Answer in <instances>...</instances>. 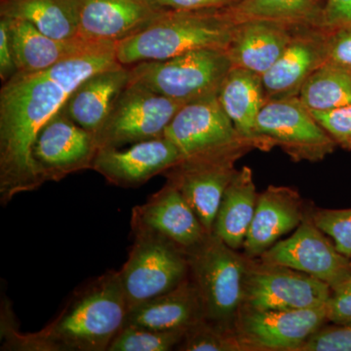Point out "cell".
<instances>
[{
  "mask_svg": "<svg viewBox=\"0 0 351 351\" xmlns=\"http://www.w3.org/2000/svg\"><path fill=\"white\" fill-rule=\"evenodd\" d=\"M119 64L117 43H100L49 69L17 73L0 91V200L43 186L32 159L39 132L85 80Z\"/></svg>",
  "mask_w": 351,
  "mask_h": 351,
  "instance_id": "1",
  "label": "cell"
},
{
  "mask_svg": "<svg viewBox=\"0 0 351 351\" xmlns=\"http://www.w3.org/2000/svg\"><path fill=\"white\" fill-rule=\"evenodd\" d=\"M129 306L119 270H108L76 289L49 324L36 332L13 327L12 313L1 318L2 350L108 351L125 327Z\"/></svg>",
  "mask_w": 351,
  "mask_h": 351,
  "instance_id": "2",
  "label": "cell"
},
{
  "mask_svg": "<svg viewBox=\"0 0 351 351\" xmlns=\"http://www.w3.org/2000/svg\"><path fill=\"white\" fill-rule=\"evenodd\" d=\"M237 23L230 9H163L144 29L117 43V62L131 66L195 50H226Z\"/></svg>",
  "mask_w": 351,
  "mask_h": 351,
  "instance_id": "3",
  "label": "cell"
},
{
  "mask_svg": "<svg viewBox=\"0 0 351 351\" xmlns=\"http://www.w3.org/2000/svg\"><path fill=\"white\" fill-rule=\"evenodd\" d=\"M189 277L204 307L205 319L232 327L243 304L249 258L213 233L188 252Z\"/></svg>",
  "mask_w": 351,
  "mask_h": 351,
  "instance_id": "4",
  "label": "cell"
},
{
  "mask_svg": "<svg viewBox=\"0 0 351 351\" xmlns=\"http://www.w3.org/2000/svg\"><path fill=\"white\" fill-rule=\"evenodd\" d=\"M129 82L173 100L189 103L218 95L232 68L226 50L201 49L162 60L127 66Z\"/></svg>",
  "mask_w": 351,
  "mask_h": 351,
  "instance_id": "5",
  "label": "cell"
},
{
  "mask_svg": "<svg viewBox=\"0 0 351 351\" xmlns=\"http://www.w3.org/2000/svg\"><path fill=\"white\" fill-rule=\"evenodd\" d=\"M133 245L119 270L129 311L165 294L189 277L188 252L147 232H132Z\"/></svg>",
  "mask_w": 351,
  "mask_h": 351,
  "instance_id": "6",
  "label": "cell"
},
{
  "mask_svg": "<svg viewBox=\"0 0 351 351\" xmlns=\"http://www.w3.org/2000/svg\"><path fill=\"white\" fill-rule=\"evenodd\" d=\"M256 137L262 151L278 147L297 162L323 160L338 145L299 96L267 101L256 122Z\"/></svg>",
  "mask_w": 351,
  "mask_h": 351,
  "instance_id": "7",
  "label": "cell"
},
{
  "mask_svg": "<svg viewBox=\"0 0 351 351\" xmlns=\"http://www.w3.org/2000/svg\"><path fill=\"white\" fill-rule=\"evenodd\" d=\"M184 104L129 82L95 135L99 151L121 149L127 145L162 137L171 120Z\"/></svg>",
  "mask_w": 351,
  "mask_h": 351,
  "instance_id": "8",
  "label": "cell"
},
{
  "mask_svg": "<svg viewBox=\"0 0 351 351\" xmlns=\"http://www.w3.org/2000/svg\"><path fill=\"white\" fill-rule=\"evenodd\" d=\"M164 137L177 147L182 160L256 149L234 128L218 95L184 104L171 120Z\"/></svg>",
  "mask_w": 351,
  "mask_h": 351,
  "instance_id": "9",
  "label": "cell"
},
{
  "mask_svg": "<svg viewBox=\"0 0 351 351\" xmlns=\"http://www.w3.org/2000/svg\"><path fill=\"white\" fill-rule=\"evenodd\" d=\"M332 288L319 279L284 265L249 258L242 306L295 311L326 306Z\"/></svg>",
  "mask_w": 351,
  "mask_h": 351,
  "instance_id": "10",
  "label": "cell"
},
{
  "mask_svg": "<svg viewBox=\"0 0 351 351\" xmlns=\"http://www.w3.org/2000/svg\"><path fill=\"white\" fill-rule=\"evenodd\" d=\"M326 321V306L295 311L242 306L233 326L245 350L299 351Z\"/></svg>",
  "mask_w": 351,
  "mask_h": 351,
  "instance_id": "11",
  "label": "cell"
},
{
  "mask_svg": "<svg viewBox=\"0 0 351 351\" xmlns=\"http://www.w3.org/2000/svg\"><path fill=\"white\" fill-rule=\"evenodd\" d=\"M328 237L306 217L290 237L279 240L258 258L319 279L334 290L351 278V263Z\"/></svg>",
  "mask_w": 351,
  "mask_h": 351,
  "instance_id": "12",
  "label": "cell"
},
{
  "mask_svg": "<svg viewBox=\"0 0 351 351\" xmlns=\"http://www.w3.org/2000/svg\"><path fill=\"white\" fill-rule=\"evenodd\" d=\"M98 152L94 134L61 110L39 132L32 147V159L41 182L45 184L93 169Z\"/></svg>",
  "mask_w": 351,
  "mask_h": 351,
  "instance_id": "13",
  "label": "cell"
},
{
  "mask_svg": "<svg viewBox=\"0 0 351 351\" xmlns=\"http://www.w3.org/2000/svg\"><path fill=\"white\" fill-rule=\"evenodd\" d=\"M248 151H237L206 158L186 159L163 176L178 189L208 233L213 232L221 198L237 170V159Z\"/></svg>",
  "mask_w": 351,
  "mask_h": 351,
  "instance_id": "14",
  "label": "cell"
},
{
  "mask_svg": "<svg viewBox=\"0 0 351 351\" xmlns=\"http://www.w3.org/2000/svg\"><path fill=\"white\" fill-rule=\"evenodd\" d=\"M328 29L295 25L281 56L262 75L267 101L299 96L304 83L326 63Z\"/></svg>",
  "mask_w": 351,
  "mask_h": 351,
  "instance_id": "15",
  "label": "cell"
},
{
  "mask_svg": "<svg viewBox=\"0 0 351 351\" xmlns=\"http://www.w3.org/2000/svg\"><path fill=\"white\" fill-rule=\"evenodd\" d=\"M131 230L154 233L186 252L210 234L182 193L169 182L145 203L133 208Z\"/></svg>",
  "mask_w": 351,
  "mask_h": 351,
  "instance_id": "16",
  "label": "cell"
},
{
  "mask_svg": "<svg viewBox=\"0 0 351 351\" xmlns=\"http://www.w3.org/2000/svg\"><path fill=\"white\" fill-rule=\"evenodd\" d=\"M181 160L179 149L162 136L131 145L126 149H100L93 170L113 186L138 188Z\"/></svg>",
  "mask_w": 351,
  "mask_h": 351,
  "instance_id": "17",
  "label": "cell"
},
{
  "mask_svg": "<svg viewBox=\"0 0 351 351\" xmlns=\"http://www.w3.org/2000/svg\"><path fill=\"white\" fill-rule=\"evenodd\" d=\"M80 36L99 43H117L137 34L163 8L152 0H78Z\"/></svg>",
  "mask_w": 351,
  "mask_h": 351,
  "instance_id": "18",
  "label": "cell"
},
{
  "mask_svg": "<svg viewBox=\"0 0 351 351\" xmlns=\"http://www.w3.org/2000/svg\"><path fill=\"white\" fill-rule=\"evenodd\" d=\"M304 218V204L297 191L269 186L258 193L255 215L243 245L245 257L260 258L284 235L301 225Z\"/></svg>",
  "mask_w": 351,
  "mask_h": 351,
  "instance_id": "19",
  "label": "cell"
},
{
  "mask_svg": "<svg viewBox=\"0 0 351 351\" xmlns=\"http://www.w3.org/2000/svg\"><path fill=\"white\" fill-rule=\"evenodd\" d=\"M295 25L277 21H240L226 48L233 66L263 75L281 56Z\"/></svg>",
  "mask_w": 351,
  "mask_h": 351,
  "instance_id": "20",
  "label": "cell"
},
{
  "mask_svg": "<svg viewBox=\"0 0 351 351\" xmlns=\"http://www.w3.org/2000/svg\"><path fill=\"white\" fill-rule=\"evenodd\" d=\"M128 83V66L119 63L103 69L76 88L62 110L78 125L96 135Z\"/></svg>",
  "mask_w": 351,
  "mask_h": 351,
  "instance_id": "21",
  "label": "cell"
},
{
  "mask_svg": "<svg viewBox=\"0 0 351 351\" xmlns=\"http://www.w3.org/2000/svg\"><path fill=\"white\" fill-rule=\"evenodd\" d=\"M205 319L204 307L191 277L169 292L129 311L126 325L160 331L189 330ZM125 325V326H126Z\"/></svg>",
  "mask_w": 351,
  "mask_h": 351,
  "instance_id": "22",
  "label": "cell"
},
{
  "mask_svg": "<svg viewBox=\"0 0 351 351\" xmlns=\"http://www.w3.org/2000/svg\"><path fill=\"white\" fill-rule=\"evenodd\" d=\"M5 18L18 73H36L49 69L100 44L84 38L60 40L43 34L27 21Z\"/></svg>",
  "mask_w": 351,
  "mask_h": 351,
  "instance_id": "23",
  "label": "cell"
},
{
  "mask_svg": "<svg viewBox=\"0 0 351 351\" xmlns=\"http://www.w3.org/2000/svg\"><path fill=\"white\" fill-rule=\"evenodd\" d=\"M218 99L239 135L262 151L256 137V122L267 103L262 75L232 66L219 88Z\"/></svg>",
  "mask_w": 351,
  "mask_h": 351,
  "instance_id": "24",
  "label": "cell"
},
{
  "mask_svg": "<svg viewBox=\"0 0 351 351\" xmlns=\"http://www.w3.org/2000/svg\"><path fill=\"white\" fill-rule=\"evenodd\" d=\"M258 196L250 168L244 166L237 170L221 198L212 232L233 250L243 248Z\"/></svg>",
  "mask_w": 351,
  "mask_h": 351,
  "instance_id": "25",
  "label": "cell"
},
{
  "mask_svg": "<svg viewBox=\"0 0 351 351\" xmlns=\"http://www.w3.org/2000/svg\"><path fill=\"white\" fill-rule=\"evenodd\" d=\"M0 16L27 21L60 40L82 38L78 0H0Z\"/></svg>",
  "mask_w": 351,
  "mask_h": 351,
  "instance_id": "26",
  "label": "cell"
},
{
  "mask_svg": "<svg viewBox=\"0 0 351 351\" xmlns=\"http://www.w3.org/2000/svg\"><path fill=\"white\" fill-rule=\"evenodd\" d=\"M327 0H241L230 12L239 21L265 19L323 27Z\"/></svg>",
  "mask_w": 351,
  "mask_h": 351,
  "instance_id": "27",
  "label": "cell"
},
{
  "mask_svg": "<svg viewBox=\"0 0 351 351\" xmlns=\"http://www.w3.org/2000/svg\"><path fill=\"white\" fill-rule=\"evenodd\" d=\"M299 98L311 112H329L350 106V71L322 64L304 83Z\"/></svg>",
  "mask_w": 351,
  "mask_h": 351,
  "instance_id": "28",
  "label": "cell"
},
{
  "mask_svg": "<svg viewBox=\"0 0 351 351\" xmlns=\"http://www.w3.org/2000/svg\"><path fill=\"white\" fill-rule=\"evenodd\" d=\"M188 330L160 331L126 325L108 351H170L179 348Z\"/></svg>",
  "mask_w": 351,
  "mask_h": 351,
  "instance_id": "29",
  "label": "cell"
},
{
  "mask_svg": "<svg viewBox=\"0 0 351 351\" xmlns=\"http://www.w3.org/2000/svg\"><path fill=\"white\" fill-rule=\"evenodd\" d=\"M178 350L243 351L245 348L235 332L234 327L223 326L204 319L189 328Z\"/></svg>",
  "mask_w": 351,
  "mask_h": 351,
  "instance_id": "30",
  "label": "cell"
},
{
  "mask_svg": "<svg viewBox=\"0 0 351 351\" xmlns=\"http://www.w3.org/2000/svg\"><path fill=\"white\" fill-rule=\"evenodd\" d=\"M313 223L328 235L346 257H351V209L316 210L311 215Z\"/></svg>",
  "mask_w": 351,
  "mask_h": 351,
  "instance_id": "31",
  "label": "cell"
},
{
  "mask_svg": "<svg viewBox=\"0 0 351 351\" xmlns=\"http://www.w3.org/2000/svg\"><path fill=\"white\" fill-rule=\"evenodd\" d=\"M299 351H351V324L323 326Z\"/></svg>",
  "mask_w": 351,
  "mask_h": 351,
  "instance_id": "32",
  "label": "cell"
},
{
  "mask_svg": "<svg viewBox=\"0 0 351 351\" xmlns=\"http://www.w3.org/2000/svg\"><path fill=\"white\" fill-rule=\"evenodd\" d=\"M311 113L337 145L351 151V105L329 112Z\"/></svg>",
  "mask_w": 351,
  "mask_h": 351,
  "instance_id": "33",
  "label": "cell"
},
{
  "mask_svg": "<svg viewBox=\"0 0 351 351\" xmlns=\"http://www.w3.org/2000/svg\"><path fill=\"white\" fill-rule=\"evenodd\" d=\"M326 63L351 73V24L328 29Z\"/></svg>",
  "mask_w": 351,
  "mask_h": 351,
  "instance_id": "34",
  "label": "cell"
},
{
  "mask_svg": "<svg viewBox=\"0 0 351 351\" xmlns=\"http://www.w3.org/2000/svg\"><path fill=\"white\" fill-rule=\"evenodd\" d=\"M326 311L328 321L335 325L351 324V278L332 290Z\"/></svg>",
  "mask_w": 351,
  "mask_h": 351,
  "instance_id": "35",
  "label": "cell"
},
{
  "mask_svg": "<svg viewBox=\"0 0 351 351\" xmlns=\"http://www.w3.org/2000/svg\"><path fill=\"white\" fill-rule=\"evenodd\" d=\"M156 5L170 10H221L233 8L241 0H152Z\"/></svg>",
  "mask_w": 351,
  "mask_h": 351,
  "instance_id": "36",
  "label": "cell"
},
{
  "mask_svg": "<svg viewBox=\"0 0 351 351\" xmlns=\"http://www.w3.org/2000/svg\"><path fill=\"white\" fill-rule=\"evenodd\" d=\"M18 73L16 64L8 20L0 17V77L6 82Z\"/></svg>",
  "mask_w": 351,
  "mask_h": 351,
  "instance_id": "37",
  "label": "cell"
},
{
  "mask_svg": "<svg viewBox=\"0 0 351 351\" xmlns=\"http://www.w3.org/2000/svg\"><path fill=\"white\" fill-rule=\"evenodd\" d=\"M351 24V0H327L323 27L327 29Z\"/></svg>",
  "mask_w": 351,
  "mask_h": 351,
  "instance_id": "38",
  "label": "cell"
},
{
  "mask_svg": "<svg viewBox=\"0 0 351 351\" xmlns=\"http://www.w3.org/2000/svg\"><path fill=\"white\" fill-rule=\"evenodd\" d=\"M350 263H351V257H350Z\"/></svg>",
  "mask_w": 351,
  "mask_h": 351,
  "instance_id": "39",
  "label": "cell"
}]
</instances>
